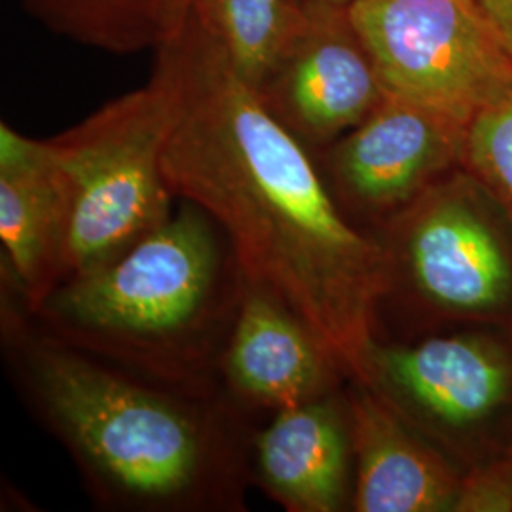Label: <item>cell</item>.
<instances>
[{
	"instance_id": "9a60e30c",
	"label": "cell",
	"mask_w": 512,
	"mask_h": 512,
	"mask_svg": "<svg viewBox=\"0 0 512 512\" xmlns=\"http://www.w3.org/2000/svg\"><path fill=\"white\" fill-rule=\"evenodd\" d=\"M57 31L112 52L162 44L173 33L175 0H27Z\"/></svg>"
},
{
	"instance_id": "3957f363",
	"label": "cell",
	"mask_w": 512,
	"mask_h": 512,
	"mask_svg": "<svg viewBox=\"0 0 512 512\" xmlns=\"http://www.w3.org/2000/svg\"><path fill=\"white\" fill-rule=\"evenodd\" d=\"M247 279L228 236L196 203L124 255L59 283L33 325L57 342L148 382L226 397L220 361Z\"/></svg>"
},
{
	"instance_id": "5bb4252c",
	"label": "cell",
	"mask_w": 512,
	"mask_h": 512,
	"mask_svg": "<svg viewBox=\"0 0 512 512\" xmlns=\"http://www.w3.org/2000/svg\"><path fill=\"white\" fill-rule=\"evenodd\" d=\"M192 12L232 69L260 90L298 33L306 0H194Z\"/></svg>"
},
{
	"instance_id": "8fae6325",
	"label": "cell",
	"mask_w": 512,
	"mask_h": 512,
	"mask_svg": "<svg viewBox=\"0 0 512 512\" xmlns=\"http://www.w3.org/2000/svg\"><path fill=\"white\" fill-rule=\"evenodd\" d=\"M355 512H454L465 469L370 387L349 382Z\"/></svg>"
},
{
	"instance_id": "ba28073f",
	"label": "cell",
	"mask_w": 512,
	"mask_h": 512,
	"mask_svg": "<svg viewBox=\"0 0 512 512\" xmlns=\"http://www.w3.org/2000/svg\"><path fill=\"white\" fill-rule=\"evenodd\" d=\"M463 143L458 122L387 93L357 128L332 143L323 177L346 217L374 232L461 167Z\"/></svg>"
},
{
	"instance_id": "ac0fdd59",
	"label": "cell",
	"mask_w": 512,
	"mask_h": 512,
	"mask_svg": "<svg viewBox=\"0 0 512 512\" xmlns=\"http://www.w3.org/2000/svg\"><path fill=\"white\" fill-rule=\"evenodd\" d=\"M503 48L512 57V0H475Z\"/></svg>"
},
{
	"instance_id": "2e32d148",
	"label": "cell",
	"mask_w": 512,
	"mask_h": 512,
	"mask_svg": "<svg viewBox=\"0 0 512 512\" xmlns=\"http://www.w3.org/2000/svg\"><path fill=\"white\" fill-rule=\"evenodd\" d=\"M463 167L494 194L512 220V82L467 124Z\"/></svg>"
},
{
	"instance_id": "4fadbf2b",
	"label": "cell",
	"mask_w": 512,
	"mask_h": 512,
	"mask_svg": "<svg viewBox=\"0 0 512 512\" xmlns=\"http://www.w3.org/2000/svg\"><path fill=\"white\" fill-rule=\"evenodd\" d=\"M69 205L48 141L0 126V241L8 285L35 311L63 279Z\"/></svg>"
},
{
	"instance_id": "ffe728a7",
	"label": "cell",
	"mask_w": 512,
	"mask_h": 512,
	"mask_svg": "<svg viewBox=\"0 0 512 512\" xmlns=\"http://www.w3.org/2000/svg\"><path fill=\"white\" fill-rule=\"evenodd\" d=\"M306 2H315V4H329V6H338V8H348L353 0H306Z\"/></svg>"
},
{
	"instance_id": "d6986e66",
	"label": "cell",
	"mask_w": 512,
	"mask_h": 512,
	"mask_svg": "<svg viewBox=\"0 0 512 512\" xmlns=\"http://www.w3.org/2000/svg\"><path fill=\"white\" fill-rule=\"evenodd\" d=\"M192 6H194V0H175V23H173V33L186 21L190 10H192ZM173 33H171V35H173Z\"/></svg>"
},
{
	"instance_id": "30bf717a",
	"label": "cell",
	"mask_w": 512,
	"mask_h": 512,
	"mask_svg": "<svg viewBox=\"0 0 512 512\" xmlns=\"http://www.w3.org/2000/svg\"><path fill=\"white\" fill-rule=\"evenodd\" d=\"M348 378L293 311L247 283L220 361V384L241 410L277 412L340 391Z\"/></svg>"
},
{
	"instance_id": "52a82bcc",
	"label": "cell",
	"mask_w": 512,
	"mask_h": 512,
	"mask_svg": "<svg viewBox=\"0 0 512 512\" xmlns=\"http://www.w3.org/2000/svg\"><path fill=\"white\" fill-rule=\"evenodd\" d=\"M348 16L385 92L463 128L512 82V57L475 0H353Z\"/></svg>"
},
{
	"instance_id": "8992f818",
	"label": "cell",
	"mask_w": 512,
	"mask_h": 512,
	"mask_svg": "<svg viewBox=\"0 0 512 512\" xmlns=\"http://www.w3.org/2000/svg\"><path fill=\"white\" fill-rule=\"evenodd\" d=\"M359 384L465 471L512 452V329L378 338Z\"/></svg>"
},
{
	"instance_id": "277c9868",
	"label": "cell",
	"mask_w": 512,
	"mask_h": 512,
	"mask_svg": "<svg viewBox=\"0 0 512 512\" xmlns=\"http://www.w3.org/2000/svg\"><path fill=\"white\" fill-rule=\"evenodd\" d=\"M393 298L423 323L512 329V220L463 165L374 230Z\"/></svg>"
},
{
	"instance_id": "7a4b0ae2",
	"label": "cell",
	"mask_w": 512,
	"mask_h": 512,
	"mask_svg": "<svg viewBox=\"0 0 512 512\" xmlns=\"http://www.w3.org/2000/svg\"><path fill=\"white\" fill-rule=\"evenodd\" d=\"M4 342L23 397L112 511L245 509L251 431L228 397L148 382L42 334L4 310Z\"/></svg>"
},
{
	"instance_id": "5b68a950",
	"label": "cell",
	"mask_w": 512,
	"mask_h": 512,
	"mask_svg": "<svg viewBox=\"0 0 512 512\" xmlns=\"http://www.w3.org/2000/svg\"><path fill=\"white\" fill-rule=\"evenodd\" d=\"M173 97L156 69L78 126L48 139L69 205L63 279L124 255L164 222L177 198L162 171Z\"/></svg>"
},
{
	"instance_id": "6da1fadb",
	"label": "cell",
	"mask_w": 512,
	"mask_h": 512,
	"mask_svg": "<svg viewBox=\"0 0 512 512\" xmlns=\"http://www.w3.org/2000/svg\"><path fill=\"white\" fill-rule=\"evenodd\" d=\"M171 194L228 236L249 285L272 294L361 382L389 279L378 236L346 217L308 147L239 76L194 12L165 38Z\"/></svg>"
},
{
	"instance_id": "9c48e42d",
	"label": "cell",
	"mask_w": 512,
	"mask_h": 512,
	"mask_svg": "<svg viewBox=\"0 0 512 512\" xmlns=\"http://www.w3.org/2000/svg\"><path fill=\"white\" fill-rule=\"evenodd\" d=\"M256 92L308 148L332 145L387 97L348 8L315 2H306L298 33Z\"/></svg>"
},
{
	"instance_id": "7c38bea8",
	"label": "cell",
	"mask_w": 512,
	"mask_h": 512,
	"mask_svg": "<svg viewBox=\"0 0 512 512\" xmlns=\"http://www.w3.org/2000/svg\"><path fill=\"white\" fill-rule=\"evenodd\" d=\"M251 478L285 511L351 509L353 444L346 393L274 412L253 433Z\"/></svg>"
},
{
	"instance_id": "e0dca14e",
	"label": "cell",
	"mask_w": 512,
	"mask_h": 512,
	"mask_svg": "<svg viewBox=\"0 0 512 512\" xmlns=\"http://www.w3.org/2000/svg\"><path fill=\"white\" fill-rule=\"evenodd\" d=\"M454 512H512V452L465 471Z\"/></svg>"
}]
</instances>
